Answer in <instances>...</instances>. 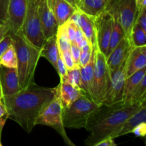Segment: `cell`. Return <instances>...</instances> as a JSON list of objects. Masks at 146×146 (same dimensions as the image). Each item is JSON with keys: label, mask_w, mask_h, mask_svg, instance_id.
Listing matches in <instances>:
<instances>
[{"label": "cell", "mask_w": 146, "mask_h": 146, "mask_svg": "<svg viewBox=\"0 0 146 146\" xmlns=\"http://www.w3.org/2000/svg\"><path fill=\"white\" fill-rule=\"evenodd\" d=\"M56 95V87L47 88L35 82L11 95L4 96L2 101L8 118L15 121L26 132L31 133L41 111Z\"/></svg>", "instance_id": "6da1fadb"}, {"label": "cell", "mask_w": 146, "mask_h": 146, "mask_svg": "<svg viewBox=\"0 0 146 146\" xmlns=\"http://www.w3.org/2000/svg\"><path fill=\"white\" fill-rule=\"evenodd\" d=\"M141 103L130 104L123 101L113 104H101L88 117L86 145L96 146L107 137L115 138L123 123L141 107Z\"/></svg>", "instance_id": "7a4b0ae2"}, {"label": "cell", "mask_w": 146, "mask_h": 146, "mask_svg": "<svg viewBox=\"0 0 146 146\" xmlns=\"http://www.w3.org/2000/svg\"><path fill=\"white\" fill-rule=\"evenodd\" d=\"M17 58V72L21 88L34 82V74L41 55L39 48L30 44L20 31L17 34H9Z\"/></svg>", "instance_id": "3957f363"}, {"label": "cell", "mask_w": 146, "mask_h": 146, "mask_svg": "<svg viewBox=\"0 0 146 146\" xmlns=\"http://www.w3.org/2000/svg\"><path fill=\"white\" fill-rule=\"evenodd\" d=\"M99 105L86 94H82L68 106L63 108L62 118L64 127L86 129L88 117Z\"/></svg>", "instance_id": "277c9868"}, {"label": "cell", "mask_w": 146, "mask_h": 146, "mask_svg": "<svg viewBox=\"0 0 146 146\" xmlns=\"http://www.w3.org/2000/svg\"><path fill=\"white\" fill-rule=\"evenodd\" d=\"M63 108L64 107L57 94L56 88V95L54 99L47 105V106L41 111L36 121V125H41L51 127L61 135L66 145L75 146V144L67 135L65 130L66 128L63 123Z\"/></svg>", "instance_id": "5b68a950"}, {"label": "cell", "mask_w": 146, "mask_h": 146, "mask_svg": "<svg viewBox=\"0 0 146 146\" xmlns=\"http://www.w3.org/2000/svg\"><path fill=\"white\" fill-rule=\"evenodd\" d=\"M21 31L30 44L39 49L42 48L46 39L43 34L38 12V3L36 0H29Z\"/></svg>", "instance_id": "8992f818"}, {"label": "cell", "mask_w": 146, "mask_h": 146, "mask_svg": "<svg viewBox=\"0 0 146 146\" xmlns=\"http://www.w3.org/2000/svg\"><path fill=\"white\" fill-rule=\"evenodd\" d=\"M111 75L108 71L105 55L98 49L95 50V65L92 84V98L101 104L110 84Z\"/></svg>", "instance_id": "52a82bcc"}, {"label": "cell", "mask_w": 146, "mask_h": 146, "mask_svg": "<svg viewBox=\"0 0 146 146\" xmlns=\"http://www.w3.org/2000/svg\"><path fill=\"white\" fill-rule=\"evenodd\" d=\"M106 10L118 19L129 37L138 12L135 0H108Z\"/></svg>", "instance_id": "ba28073f"}, {"label": "cell", "mask_w": 146, "mask_h": 146, "mask_svg": "<svg viewBox=\"0 0 146 146\" xmlns=\"http://www.w3.org/2000/svg\"><path fill=\"white\" fill-rule=\"evenodd\" d=\"M29 0H10L5 24L8 34H17L21 31L28 8Z\"/></svg>", "instance_id": "9c48e42d"}, {"label": "cell", "mask_w": 146, "mask_h": 146, "mask_svg": "<svg viewBox=\"0 0 146 146\" xmlns=\"http://www.w3.org/2000/svg\"><path fill=\"white\" fill-rule=\"evenodd\" d=\"M127 58L115 72L111 74L109 86L102 104L110 105L119 102L123 100L124 84L126 78L125 70H126Z\"/></svg>", "instance_id": "30bf717a"}, {"label": "cell", "mask_w": 146, "mask_h": 146, "mask_svg": "<svg viewBox=\"0 0 146 146\" xmlns=\"http://www.w3.org/2000/svg\"><path fill=\"white\" fill-rule=\"evenodd\" d=\"M98 48L104 55L106 54L113 24V17L109 11H105L94 17Z\"/></svg>", "instance_id": "8fae6325"}, {"label": "cell", "mask_w": 146, "mask_h": 146, "mask_svg": "<svg viewBox=\"0 0 146 146\" xmlns=\"http://www.w3.org/2000/svg\"><path fill=\"white\" fill-rule=\"evenodd\" d=\"M133 47L129 38L125 36L121 40L112 52L106 57V64L110 75L115 72L128 58Z\"/></svg>", "instance_id": "7c38bea8"}, {"label": "cell", "mask_w": 146, "mask_h": 146, "mask_svg": "<svg viewBox=\"0 0 146 146\" xmlns=\"http://www.w3.org/2000/svg\"><path fill=\"white\" fill-rule=\"evenodd\" d=\"M38 12L45 39L56 35L58 26L48 0H43L38 4Z\"/></svg>", "instance_id": "4fadbf2b"}, {"label": "cell", "mask_w": 146, "mask_h": 146, "mask_svg": "<svg viewBox=\"0 0 146 146\" xmlns=\"http://www.w3.org/2000/svg\"><path fill=\"white\" fill-rule=\"evenodd\" d=\"M0 84L4 96L11 95L21 89L17 68H8L0 65Z\"/></svg>", "instance_id": "5bb4252c"}, {"label": "cell", "mask_w": 146, "mask_h": 146, "mask_svg": "<svg viewBox=\"0 0 146 146\" xmlns=\"http://www.w3.org/2000/svg\"><path fill=\"white\" fill-rule=\"evenodd\" d=\"M146 67V46L134 47L130 52L126 61L125 77Z\"/></svg>", "instance_id": "9a60e30c"}, {"label": "cell", "mask_w": 146, "mask_h": 146, "mask_svg": "<svg viewBox=\"0 0 146 146\" xmlns=\"http://www.w3.org/2000/svg\"><path fill=\"white\" fill-rule=\"evenodd\" d=\"M48 1L58 26L66 22L76 9L66 0H48Z\"/></svg>", "instance_id": "2e32d148"}, {"label": "cell", "mask_w": 146, "mask_h": 146, "mask_svg": "<svg viewBox=\"0 0 146 146\" xmlns=\"http://www.w3.org/2000/svg\"><path fill=\"white\" fill-rule=\"evenodd\" d=\"M143 122H146V98L142 101L141 107L123 123L121 129L115 134V138L131 133L133 129Z\"/></svg>", "instance_id": "e0dca14e"}, {"label": "cell", "mask_w": 146, "mask_h": 146, "mask_svg": "<svg viewBox=\"0 0 146 146\" xmlns=\"http://www.w3.org/2000/svg\"><path fill=\"white\" fill-rule=\"evenodd\" d=\"M56 88L57 94L64 108L68 106L78 97L85 94L81 88L74 86L64 81H60L59 84L57 86Z\"/></svg>", "instance_id": "ac0fdd59"}, {"label": "cell", "mask_w": 146, "mask_h": 146, "mask_svg": "<svg viewBox=\"0 0 146 146\" xmlns=\"http://www.w3.org/2000/svg\"><path fill=\"white\" fill-rule=\"evenodd\" d=\"M78 26L82 30L84 36L87 38L93 48L95 50L98 49L96 40V30L94 17L87 15L81 11H80V18Z\"/></svg>", "instance_id": "d6986e66"}, {"label": "cell", "mask_w": 146, "mask_h": 146, "mask_svg": "<svg viewBox=\"0 0 146 146\" xmlns=\"http://www.w3.org/2000/svg\"><path fill=\"white\" fill-rule=\"evenodd\" d=\"M94 65H95V49L93 48L92 54H91L89 62L85 66H80V70H81V88L88 96H89L91 98H92L91 92H92Z\"/></svg>", "instance_id": "ffe728a7"}, {"label": "cell", "mask_w": 146, "mask_h": 146, "mask_svg": "<svg viewBox=\"0 0 146 146\" xmlns=\"http://www.w3.org/2000/svg\"><path fill=\"white\" fill-rule=\"evenodd\" d=\"M108 0H78L76 7L82 12L91 17H96L106 8Z\"/></svg>", "instance_id": "44dd1931"}, {"label": "cell", "mask_w": 146, "mask_h": 146, "mask_svg": "<svg viewBox=\"0 0 146 146\" xmlns=\"http://www.w3.org/2000/svg\"><path fill=\"white\" fill-rule=\"evenodd\" d=\"M40 55L41 57L45 58L56 71L57 59L59 53H58L56 35L52 36L46 39L42 48L40 50Z\"/></svg>", "instance_id": "7402d4cb"}, {"label": "cell", "mask_w": 146, "mask_h": 146, "mask_svg": "<svg viewBox=\"0 0 146 146\" xmlns=\"http://www.w3.org/2000/svg\"><path fill=\"white\" fill-rule=\"evenodd\" d=\"M125 36V33L123 29L121 27V24L118 21L116 18L113 17V24L112 31H111V36H110L109 44H108V49H107L106 54L105 56L106 58L111 52L115 48L118 43L121 41L123 38Z\"/></svg>", "instance_id": "603a6c76"}, {"label": "cell", "mask_w": 146, "mask_h": 146, "mask_svg": "<svg viewBox=\"0 0 146 146\" xmlns=\"http://www.w3.org/2000/svg\"><path fill=\"white\" fill-rule=\"evenodd\" d=\"M146 76V67L136 71L135 73L133 74L132 75L129 76L125 78V84H124L123 93V100L126 99L131 91L133 88L138 85L140 81L143 79L144 76Z\"/></svg>", "instance_id": "cb8c5ba5"}, {"label": "cell", "mask_w": 146, "mask_h": 146, "mask_svg": "<svg viewBox=\"0 0 146 146\" xmlns=\"http://www.w3.org/2000/svg\"><path fill=\"white\" fill-rule=\"evenodd\" d=\"M146 98V76L143 78L139 84L133 88L128 98L124 100L127 104H133L135 103L142 102Z\"/></svg>", "instance_id": "d4e9b609"}, {"label": "cell", "mask_w": 146, "mask_h": 146, "mask_svg": "<svg viewBox=\"0 0 146 146\" xmlns=\"http://www.w3.org/2000/svg\"><path fill=\"white\" fill-rule=\"evenodd\" d=\"M56 41L58 46V53L61 54L66 50L70 49L71 48V41L68 38V32H67L66 22L61 25L58 26L57 29L56 34Z\"/></svg>", "instance_id": "484cf974"}, {"label": "cell", "mask_w": 146, "mask_h": 146, "mask_svg": "<svg viewBox=\"0 0 146 146\" xmlns=\"http://www.w3.org/2000/svg\"><path fill=\"white\" fill-rule=\"evenodd\" d=\"M128 38L133 48L146 46V31L135 22L133 26Z\"/></svg>", "instance_id": "4316f807"}, {"label": "cell", "mask_w": 146, "mask_h": 146, "mask_svg": "<svg viewBox=\"0 0 146 146\" xmlns=\"http://www.w3.org/2000/svg\"><path fill=\"white\" fill-rule=\"evenodd\" d=\"M0 65L8 68H17V58L13 44L10 45L0 56Z\"/></svg>", "instance_id": "83f0119b"}, {"label": "cell", "mask_w": 146, "mask_h": 146, "mask_svg": "<svg viewBox=\"0 0 146 146\" xmlns=\"http://www.w3.org/2000/svg\"><path fill=\"white\" fill-rule=\"evenodd\" d=\"M60 81L67 82L71 85L74 86L81 88V70H80V66L73 68V69L68 70L66 75L63 77L62 78H60Z\"/></svg>", "instance_id": "f1b7e54d"}, {"label": "cell", "mask_w": 146, "mask_h": 146, "mask_svg": "<svg viewBox=\"0 0 146 146\" xmlns=\"http://www.w3.org/2000/svg\"><path fill=\"white\" fill-rule=\"evenodd\" d=\"M93 47L91 44L88 43L85 46L81 48V53H80L79 58V66L84 67L89 62L90 58L92 54Z\"/></svg>", "instance_id": "f546056e"}, {"label": "cell", "mask_w": 146, "mask_h": 146, "mask_svg": "<svg viewBox=\"0 0 146 146\" xmlns=\"http://www.w3.org/2000/svg\"><path fill=\"white\" fill-rule=\"evenodd\" d=\"M59 55L62 58L64 64H65L66 67V68L68 70L73 69V68H75L76 67H79L74 63V61L73 59L72 56H71V50L70 49H68L66 51H64L63 53H61V54H59Z\"/></svg>", "instance_id": "4dcf8cb0"}, {"label": "cell", "mask_w": 146, "mask_h": 146, "mask_svg": "<svg viewBox=\"0 0 146 146\" xmlns=\"http://www.w3.org/2000/svg\"><path fill=\"white\" fill-rule=\"evenodd\" d=\"M10 0H0V24H5L7 21V9Z\"/></svg>", "instance_id": "1f68e13d"}, {"label": "cell", "mask_w": 146, "mask_h": 146, "mask_svg": "<svg viewBox=\"0 0 146 146\" xmlns=\"http://www.w3.org/2000/svg\"><path fill=\"white\" fill-rule=\"evenodd\" d=\"M135 22L146 31V8H143L138 11Z\"/></svg>", "instance_id": "d6a6232c"}, {"label": "cell", "mask_w": 146, "mask_h": 146, "mask_svg": "<svg viewBox=\"0 0 146 146\" xmlns=\"http://www.w3.org/2000/svg\"><path fill=\"white\" fill-rule=\"evenodd\" d=\"M67 71H68V69H67L66 67L62 58H61V56L58 55V59H57L56 72L58 73L60 78H62L63 77H64L66 75Z\"/></svg>", "instance_id": "836d02e7"}, {"label": "cell", "mask_w": 146, "mask_h": 146, "mask_svg": "<svg viewBox=\"0 0 146 146\" xmlns=\"http://www.w3.org/2000/svg\"><path fill=\"white\" fill-rule=\"evenodd\" d=\"M131 133H133L136 137L144 138L146 135V122H143L137 125L131 131Z\"/></svg>", "instance_id": "e575fe53"}, {"label": "cell", "mask_w": 146, "mask_h": 146, "mask_svg": "<svg viewBox=\"0 0 146 146\" xmlns=\"http://www.w3.org/2000/svg\"><path fill=\"white\" fill-rule=\"evenodd\" d=\"M11 44H12V38L9 34H7L0 41V56Z\"/></svg>", "instance_id": "d590c367"}, {"label": "cell", "mask_w": 146, "mask_h": 146, "mask_svg": "<svg viewBox=\"0 0 146 146\" xmlns=\"http://www.w3.org/2000/svg\"><path fill=\"white\" fill-rule=\"evenodd\" d=\"M71 54L72 56V58L74 59V63L77 66H79V58L80 53H81V48L78 46L76 44H71Z\"/></svg>", "instance_id": "8d00e7d4"}, {"label": "cell", "mask_w": 146, "mask_h": 146, "mask_svg": "<svg viewBox=\"0 0 146 146\" xmlns=\"http://www.w3.org/2000/svg\"><path fill=\"white\" fill-rule=\"evenodd\" d=\"M96 146H116L114 142V138L111 137H107L96 145Z\"/></svg>", "instance_id": "74e56055"}, {"label": "cell", "mask_w": 146, "mask_h": 146, "mask_svg": "<svg viewBox=\"0 0 146 146\" xmlns=\"http://www.w3.org/2000/svg\"><path fill=\"white\" fill-rule=\"evenodd\" d=\"M84 38H85V36H84L82 30L81 29V28L78 26H76L75 34V43L78 45Z\"/></svg>", "instance_id": "f35d334b"}, {"label": "cell", "mask_w": 146, "mask_h": 146, "mask_svg": "<svg viewBox=\"0 0 146 146\" xmlns=\"http://www.w3.org/2000/svg\"><path fill=\"white\" fill-rule=\"evenodd\" d=\"M9 33V29L6 24H0V41L4 38V37Z\"/></svg>", "instance_id": "ab89813d"}, {"label": "cell", "mask_w": 146, "mask_h": 146, "mask_svg": "<svg viewBox=\"0 0 146 146\" xmlns=\"http://www.w3.org/2000/svg\"><path fill=\"white\" fill-rule=\"evenodd\" d=\"M4 116H8L7 115V110L2 99H0V118Z\"/></svg>", "instance_id": "60d3db41"}, {"label": "cell", "mask_w": 146, "mask_h": 146, "mask_svg": "<svg viewBox=\"0 0 146 146\" xmlns=\"http://www.w3.org/2000/svg\"><path fill=\"white\" fill-rule=\"evenodd\" d=\"M138 11H141L143 8H146V0H135Z\"/></svg>", "instance_id": "b9f144b4"}, {"label": "cell", "mask_w": 146, "mask_h": 146, "mask_svg": "<svg viewBox=\"0 0 146 146\" xmlns=\"http://www.w3.org/2000/svg\"><path fill=\"white\" fill-rule=\"evenodd\" d=\"M88 43H89V42H88V40H87V38L85 37V38H84V39H83L82 41H81V42H80L79 44H78V46L80 48H82V47L85 46L86 45V44H88Z\"/></svg>", "instance_id": "7bdbcfd3"}, {"label": "cell", "mask_w": 146, "mask_h": 146, "mask_svg": "<svg viewBox=\"0 0 146 146\" xmlns=\"http://www.w3.org/2000/svg\"><path fill=\"white\" fill-rule=\"evenodd\" d=\"M67 1H68V2L70 3L71 4H72L74 7H75L76 8H77L76 7V0H66Z\"/></svg>", "instance_id": "ee69618b"}, {"label": "cell", "mask_w": 146, "mask_h": 146, "mask_svg": "<svg viewBox=\"0 0 146 146\" xmlns=\"http://www.w3.org/2000/svg\"><path fill=\"white\" fill-rule=\"evenodd\" d=\"M3 97V94H2V90H1V84H0V99H2Z\"/></svg>", "instance_id": "f6af8a7d"}, {"label": "cell", "mask_w": 146, "mask_h": 146, "mask_svg": "<svg viewBox=\"0 0 146 146\" xmlns=\"http://www.w3.org/2000/svg\"><path fill=\"white\" fill-rule=\"evenodd\" d=\"M42 1L43 0H36V1L38 3V4H39V3H41Z\"/></svg>", "instance_id": "bcb514c9"}, {"label": "cell", "mask_w": 146, "mask_h": 146, "mask_svg": "<svg viewBox=\"0 0 146 146\" xmlns=\"http://www.w3.org/2000/svg\"><path fill=\"white\" fill-rule=\"evenodd\" d=\"M78 1V0H76V3H77V1Z\"/></svg>", "instance_id": "7dc6e473"}]
</instances>
